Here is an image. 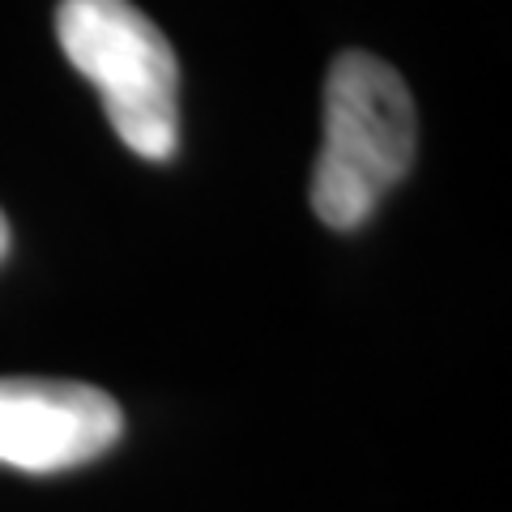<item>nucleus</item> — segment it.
<instances>
[{
	"mask_svg": "<svg viewBox=\"0 0 512 512\" xmlns=\"http://www.w3.org/2000/svg\"><path fill=\"white\" fill-rule=\"evenodd\" d=\"M419 116L393 64L342 52L325 77V141L312 167V210L333 231L363 227L414 163Z\"/></svg>",
	"mask_w": 512,
	"mask_h": 512,
	"instance_id": "f257e3e1",
	"label": "nucleus"
},
{
	"mask_svg": "<svg viewBox=\"0 0 512 512\" xmlns=\"http://www.w3.org/2000/svg\"><path fill=\"white\" fill-rule=\"evenodd\" d=\"M56 35L99 90L124 146L150 163L171 158L180 146V64L163 30L133 0H60Z\"/></svg>",
	"mask_w": 512,
	"mask_h": 512,
	"instance_id": "f03ea898",
	"label": "nucleus"
},
{
	"mask_svg": "<svg viewBox=\"0 0 512 512\" xmlns=\"http://www.w3.org/2000/svg\"><path fill=\"white\" fill-rule=\"evenodd\" d=\"M124 436L116 397L82 380H0V466L60 474L103 457Z\"/></svg>",
	"mask_w": 512,
	"mask_h": 512,
	"instance_id": "7ed1b4c3",
	"label": "nucleus"
},
{
	"mask_svg": "<svg viewBox=\"0 0 512 512\" xmlns=\"http://www.w3.org/2000/svg\"><path fill=\"white\" fill-rule=\"evenodd\" d=\"M5 252H9V218L0 210V261H5Z\"/></svg>",
	"mask_w": 512,
	"mask_h": 512,
	"instance_id": "20e7f679",
	"label": "nucleus"
}]
</instances>
